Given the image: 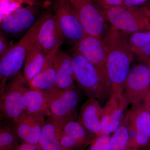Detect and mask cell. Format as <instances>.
Segmentation results:
<instances>
[{
	"instance_id": "6da1fadb",
	"label": "cell",
	"mask_w": 150,
	"mask_h": 150,
	"mask_svg": "<svg viewBox=\"0 0 150 150\" xmlns=\"http://www.w3.org/2000/svg\"><path fill=\"white\" fill-rule=\"evenodd\" d=\"M103 40L107 51V73L111 93L122 94L134 56L127 43V33L111 25Z\"/></svg>"
},
{
	"instance_id": "7a4b0ae2",
	"label": "cell",
	"mask_w": 150,
	"mask_h": 150,
	"mask_svg": "<svg viewBox=\"0 0 150 150\" xmlns=\"http://www.w3.org/2000/svg\"><path fill=\"white\" fill-rule=\"evenodd\" d=\"M48 8L43 11L34 25L2 57L0 58V91L8 82L20 72L28 52L35 43L37 33L46 19Z\"/></svg>"
},
{
	"instance_id": "3957f363",
	"label": "cell",
	"mask_w": 150,
	"mask_h": 150,
	"mask_svg": "<svg viewBox=\"0 0 150 150\" xmlns=\"http://www.w3.org/2000/svg\"><path fill=\"white\" fill-rule=\"evenodd\" d=\"M74 79L79 87L88 97L100 103L107 101L111 94L96 67L87 59L75 52L72 56Z\"/></svg>"
},
{
	"instance_id": "277c9868",
	"label": "cell",
	"mask_w": 150,
	"mask_h": 150,
	"mask_svg": "<svg viewBox=\"0 0 150 150\" xmlns=\"http://www.w3.org/2000/svg\"><path fill=\"white\" fill-rule=\"evenodd\" d=\"M100 6L111 26L118 30L128 34L150 31L149 20L142 6L126 7Z\"/></svg>"
},
{
	"instance_id": "5b68a950",
	"label": "cell",
	"mask_w": 150,
	"mask_h": 150,
	"mask_svg": "<svg viewBox=\"0 0 150 150\" xmlns=\"http://www.w3.org/2000/svg\"><path fill=\"white\" fill-rule=\"evenodd\" d=\"M52 7L63 41L74 47L88 34L69 0H55Z\"/></svg>"
},
{
	"instance_id": "8992f818",
	"label": "cell",
	"mask_w": 150,
	"mask_h": 150,
	"mask_svg": "<svg viewBox=\"0 0 150 150\" xmlns=\"http://www.w3.org/2000/svg\"><path fill=\"white\" fill-rule=\"evenodd\" d=\"M88 35L103 40L108 28L102 7L96 0H69Z\"/></svg>"
},
{
	"instance_id": "52a82bcc",
	"label": "cell",
	"mask_w": 150,
	"mask_h": 150,
	"mask_svg": "<svg viewBox=\"0 0 150 150\" xmlns=\"http://www.w3.org/2000/svg\"><path fill=\"white\" fill-rule=\"evenodd\" d=\"M29 88L21 72L8 82L0 91L1 119L11 121L24 112L23 98Z\"/></svg>"
},
{
	"instance_id": "ba28073f",
	"label": "cell",
	"mask_w": 150,
	"mask_h": 150,
	"mask_svg": "<svg viewBox=\"0 0 150 150\" xmlns=\"http://www.w3.org/2000/svg\"><path fill=\"white\" fill-rule=\"evenodd\" d=\"M42 6L39 3L28 5L5 17L1 22V33L8 38H15L26 33L40 15Z\"/></svg>"
},
{
	"instance_id": "9c48e42d",
	"label": "cell",
	"mask_w": 150,
	"mask_h": 150,
	"mask_svg": "<svg viewBox=\"0 0 150 150\" xmlns=\"http://www.w3.org/2000/svg\"><path fill=\"white\" fill-rule=\"evenodd\" d=\"M150 93V71L147 64H137L130 70L123 94L132 106L144 103Z\"/></svg>"
},
{
	"instance_id": "30bf717a",
	"label": "cell",
	"mask_w": 150,
	"mask_h": 150,
	"mask_svg": "<svg viewBox=\"0 0 150 150\" xmlns=\"http://www.w3.org/2000/svg\"><path fill=\"white\" fill-rule=\"evenodd\" d=\"M46 96L50 117L62 119L78 115L80 95L75 86L60 89L55 88L43 92Z\"/></svg>"
},
{
	"instance_id": "8fae6325",
	"label": "cell",
	"mask_w": 150,
	"mask_h": 150,
	"mask_svg": "<svg viewBox=\"0 0 150 150\" xmlns=\"http://www.w3.org/2000/svg\"><path fill=\"white\" fill-rule=\"evenodd\" d=\"M129 111L130 138L127 148H150V112L144 103L132 106Z\"/></svg>"
},
{
	"instance_id": "7c38bea8",
	"label": "cell",
	"mask_w": 150,
	"mask_h": 150,
	"mask_svg": "<svg viewBox=\"0 0 150 150\" xmlns=\"http://www.w3.org/2000/svg\"><path fill=\"white\" fill-rule=\"evenodd\" d=\"M74 47L76 53L87 59L96 67L105 84L111 88L108 76L107 51L103 40L87 35Z\"/></svg>"
},
{
	"instance_id": "4fadbf2b",
	"label": "cell",
	"mask_w": 150,
	"mask_h": 150,
	"mask_svg": "<svg viewBox=\"0 0 150 150\" xmlns=\"http://www.w3.org/2000/svg\"><path fill=\"white\" fill-rule=\"evenodd\" d=\"M35 42L47 56L55 55L64 43L52 6V8H48V15L37 33Z\"/></svg>"
},
{
	"instance_id": "5bb4252c",
	"label": "cell",
	"mask_w": 150,
	"mask_h": 150,
	"mask_svg": "<svg viewBox=\"0 0 150 150\" xmlns=\"http://www.w3.org/2000/svg\"><path fill=\"white\" fill-rule=\"evenodd\" d=\"M129 105L123 94L111 93L102 108L101 135H110L116 131Z\"/></svg>"
},
{
	"instance_id": "9a60e30c",
	"label": "cell",
	"mask_w": 150,
	"mask_h": 150,
	"mask_svg": "<svg viewBox=\"0 0 150 150\" xmlns=\"http://www.w3.org/2000/svg\"><path fill=\"white\" fill-rule=\"evenodd\" d=\"M45 121L44 116L24 112L11 122L21 143L37 146Z\"/></svg>"
},
{
	"instance_id": "2e32d148",
	"label": "cell",
	"mask_w": 150,
	"mask_h": 150,
	"mask_svg": "<svg viewBox=\"0 0 150 150\" xmlns=\"http://www.w3.org/2000/svg\"><path fill=\"white\" fill-rule=\"evenodd\" d=\"M96 137L88 131L79 120H70L65 123L62 129L60 144L62 150H83Z\"/></svg>"
},
{
	"instance_id": "e0dca14e",
	"label": "cell",
	"mask_w": 150,
	"mask_h": 150,
	"mask_svg": "<svg viewBox=\"0 0 150 150\" xmlns=\"http://www.w3.org/2000/svg\"><path fill=\"white\" fill-rule=\"evenodd\" d=\"M79 114L62 119L48 117L43 126L40 141L37 145L39 150H62L60 137L63 127L67 121L78 120Z\"/></svg>"
},
{
	"instance_id": "ac0fdd59",
	"label": "cell",
	"mask_w": 150,
	"mask_h": 150,
	"mask_svg": "<svg viewBox=\"0 0 150 150\" xmlns=\"http://www.w3.org/2000/svg\"><path fill=\"white\" fill-rule=\"evenodd\" d=\"M102 108L97 100L88 98L80 109L78 120L96 137L101 135Z\"/></svg>"
},
{
	"instance_id": "d6986e66",
	"label": "cell",
	"mask_w": 150,
	"mask_h": 150,
	"mask_svg": "<svg viewBox=\"0 0 150 150\" xmlns=\"http://www.w3.org/2000/svg\"><path fill=\"white\" fill-rule=\"evenodd\" d=\"M57 81L56 88L63 89L75 86L72 56L59 49L54 58Z\"/></svg>"
},
{
	"instance_id": "ffe728a7",
	"label": "cell",
	"mask_w": 150,
	"mask_h": 150,
	"mask_svg": "<svg viewBox=\"0 0 150 150\" xmlns=\"http://www.w3.org/2000/svg\"><path fill=\"white\" fill-rule=\"evenodd\" d=\"M55 55H46V60L40 72L28 82L30 88L45 92L56 88L57 75L54 63Z\"/></svg>"
},
{
	"instance_id": "44dd1931",
	"label": "cell",
	"mask_w": 150,
	"mask_h": 150,
	"mask_svg": "<svg viewBox=\"0 0 150 150\" xmlns=\"http://www.w3.org/2000/svg\"><path fill=\"white\" fill-rule=\"evenodd\" d=\"M24 112L35 115L50 117L46 96L43 91L29 88L23 98Z\"/></svg>"
},
{
	"instance_id": "7402d4cb",
	"label": "cell",
	"mask_w": 150,
	"mask_h": 150,
	"mask_svg": "<svg viewBox=\"0 0 150 150\" xmlns=\"http://www.w3.org/2000/svg\"><path fill=\"white\" fill-rule=\"evenodd\" d=\"M127 40L134 55L143 63L150 60V31L127 33Z\"/></svg>"
},
{
	"instance_id": "603a6c76",
	"label": "cell",
	"mask_w": 150,
	"mask_h": 150,
	"mask_svg": "<svg viewBox=\"0 0 150 150\" xmlns=\"http://www.w3.org/2000/svg\"><path fill=\"white\" fill-rule=\"evenodd\" d=\"M46 57V54L35 42L28 52L23 65V76L27 83L40 72Z\"/></svg>"
},
{
	"instance_id": "cb8c5ba5",
	"label": "cell",
	"mask_w": 150,
	"mask_h": 150,
	"mask_svg": "<svg viewBox=\"0 0 150 150\" xmlns=\"http://www.w3.org/2000/svg\"><path fill=\"white\" fill-rule=\"evenodd\" d=\"M130 138L129 111L127 110L118 129L110 137V150H125Z\"/></svg>"
},
{
	"instance_id": "d4e9b609",
	"label": "cell",
	"mask_w": 150,
	"mask_h": 150,
	"mask_svg": "<svg viewBox=\"0 0 150 150\" xmlns=\"http://www.w3.org/2000/svg\"><path fill=\"white\" fill-rule=\"evenodd\" d=\"M20 142L11 121L3 123L0 129V150H14Z\"/></svg>"
},
{
	"instance_id": "484cf974",
	"label": "cell",
	"mask_w": 150,
	"mask_h": 150,
	"mask_svg": "<svg viewBox=\"0 0 150 150\" xmlns=\"http://www.w3.org/2000/svg\"><path fill=\"white\" fill-rule=\"evenodd\" d=\"M110 135H101L96 137L87 150H110Z\"/></svg>"
},
{
	"instance_id": "4316f807",
	"label": "cell",
	"mask_w": 150,
	"mask_h": 150,
	"mask_svg": "<svg viewBox=\"0 0 150 150\" xmlns=\"http://www.w3.org/2000/svg\"><path fill=\"white\" fill-rule=\"evenodd\" d=\"M8 40V38L0 34V58L4 55L14 45Z\"/></svg>"
},
{
	"instance_id": "83f0119b",
	"label": "cell",
	"mask_w": 150,
	"mask_h": 150,
	"mask_svg": "<svg viewBox=\"0 0 150 150\" xmlns=\"http://www.w3.org/2000/svg\"><path fill=\"white\" fill-rule=\"evenodd\" d=\"M149 0H125L123 6L126 7H139L144 5Z\"/></svg>"
},
{
	"instance_id": "f1b7e54d",
	"label": "cell",
	"mask_w": 150,
	"mask_h": 150,
	"mask_svg": "<svg viewBox=\"0 0 150 150\" xmlns=\"http://www.w3.org/2000/svg\"><path fill=\"white\" fill-rule=\"evenodd\" d=\"M100 5L108 6H123L125 0H96Z\"/></svg>"
},
{
	"instance_id": "f546056e",
	"label": "cell",
	"mask_w": 150,
	"mask_h": 150,
	"mask_svg": "<svg viewBox=\"0 0 150 150\" xmlns=\"http://www.w3.org/2000/svg\"><path fill=\"white\" fill-rule=\"evenodd\" d=\"M14 150H39L37 146L21 143Z\"/></svg>"
},
{
	"instance_id": "4dcf8cb0",
	"label": "cell",
	"mask_w": 150,
	"mask_h": 150,
	"mask_svg": "<svg viewBox=\"0 0 150 150\" xmlns=\"http://www.w3.org/2000/svg\"><path fill=\"white\" fill-rule=\"evenodd\" d=\"M22 3L27 4V5H31L35 3H38L40 0H21Z\"/></svg>"
},
{
	"instance_id": "1f68e13d",
	"label": "cell",
	"mask_w": 150,
	"mask_h": 150,
	"mask_svg": "<svg viewBox=\"0 0 150 150\" xmlns=\"http://www.w3.org/2000/svg\"><path fill=\"white\" fill-rule=\"evenodd\" d=\"M142 7H143L145 13L146 14L147 16L148 17V18H149L150 22V9L148 8L145 5L142 6Z\"/></svg>"
},
{
	"instance_id": "d6a6232c",
	"label": "cell",
	"mask_w": 150,
	"mask_h": 150,
	"mask_svg": "<svg viewBox=\"0 0 150 150\" xmlns=\"http://www.w3.org/2000/svg\"><path fill=\"white\" fill-rule=\"evenodd\" d=\"M145 107L150 112V97L148 98L144 103Z\"/></svg>"
},
{
	"instance_id": "836d02e7",
	"label": "cell",
	"mask_w": 150,
	"mask_h": 150,
	"mask_svg": "<svg viewBox=\"0 0 150 150\" xmlns=\"http://www.w3.org/2000/svg\"><path fill=\"white\" fill-rule=\"evenodd\" d=\"M125 150H150V148L146 149H135V148H127Z\"/></svg>"
},
{
	"instance_id": "e575fe53",
	"label": "cell",
	"mask_w": 150,
	"mask_h": 150,
	"mask_svg": "<svg viewBox=\"0 0 150 150\" xmlns=\"http://www.w3.org/2000/svg\"><path fill=\"white\" fill-rule=\"evenodd\" d=\"M146 64H147L148 66H149V68L150 71V60L149 61V62H147V63H146ZM150 93L149 95V96H148L147 98L146 99H147L148 98H150Z\"/></svg>"
},
{
	"instance_id": "d590c367",
	"label": "cell",
	"mask_w": 150,
	"mask_h": 150,
	"mask_svg": "<svg viewBox=\"0 0 150 150\" xmlns=\"http://www.w3.org/2000/svg\"><path fill=\"white\" fill-rule=\"evenodd\" d=\"M145 6H146L148 8L150 9V1L149 2H148L147 4H146L144 5Z\"/></svg>"
},
{
	"instance_id": "8d00e7d4",
	"label": "cell",
	"mask_w": 150,
	"mask_h": 150,
	"mask_svg": "<svg viewBox=\"0 0 150 150\" xmlns=\"http://www.w3.org/2000/svg\"><path fill=\"white\" fill-rule=\"evenodd\" d=\"M65 150H76V149H68Z\"/></svg>"
}]
</instances>
